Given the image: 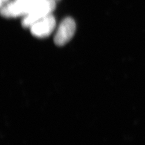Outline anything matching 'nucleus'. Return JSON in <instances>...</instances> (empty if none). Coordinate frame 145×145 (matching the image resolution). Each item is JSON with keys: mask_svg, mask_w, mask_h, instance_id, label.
<instances>
[{"mask_svg": "<svg viewBox=\"0 0 145 145\" xmlns=\"http://www.w3.org/2000/svg\"><path fill=\"white\" fill-rule=\"evenodd\" d=\"M8 1V0H0V4H1V7H2L3 6L5 5L6 4Z\"/></svg>", "mask_w": 145, "mask_h": 145, "instance_id": "4", "label": "nucleus"}, {"mask_svg": "<svg viewBox=\"0 0 145 145\" xmlns=\"http://www.w3.org/2000/svg\"><path fill=\"white\" fill-rule=\"evenodd\" d=\"M54 1H55L56 2H57V1H60V0H54Z\"/></svg>", "mask_w": 145, "mask_h": 145, "instance_id": "5", "label": "nucleus"}, {"mask_svg": "<svg viewBox=\"0 0 145 145\" xmlns=\"http://www.w3.org/2000/svg\"><path fill=\"white\" fill-rule=\"evenodd\" d=\"M56 27V20L50 13L36 21L30 27L31 33L36 38H44L50 35Z\"/></svg>", "mask_w": 145, "mask_h": 145, "instance_id": "2", "label": "nucleus"}, {"mask_svg": "<svg viewBox=\"0 0 145 145\" xmlns=\"http://www.w3.org/2000/svg\"><path fill=\"white\" fill-rule=\"evenodd\" d=\"M54 0H33L31 11L24 16L22 25L24 28H30L36 21L50 14L56 7Z\"/></svg>", "mask_w": 145, "mask_h": 145, "instance_id": "1", "label": "nucleus"}, {"mask_svg": "<svg viewBox=\"0 0 145 145\" xmlns=\"http://www.w3.org/2000/svg\"><path fill=\"white\" fill-rule=\"evenodd\" d=\"M76 31V23L73 19L66 18L59 25L54 38V41L58 46H62L74 36Z\"/></svg>", "mask_w": 145, "mask_h": 145, "instance_id": "3", "label": "nucleus"}]
</instances>
